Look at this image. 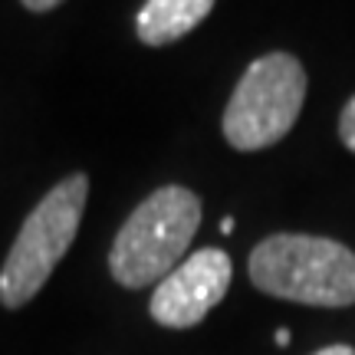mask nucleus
<instances>
[{"mask_svg":"<svg viewBox=\"0 0 355 355\" xmlns=\"http://www.w3.org/2000/svg\"><path fill=\"white\" fill-rule=\"evenodd\" d=\"M250 283L273 300L319 309L355 306V254L316 234H270L247 263Z\"/></svg>","mask_w":355,"mask_h":355,"instance_id":"f257e3e1","label":"nucleus"},{"mask_svg":"<svg viewBox=\"0 0 355 355\" xmlns=\"http://www.w3.org/2000/svg\"><path fill=\"white\" fill-rule=\"evenodd\" d=\"M201 227V198L184 184L152 191L119 227L109 250V273L125 290L158 286L188 254Z\"/></svg>","mask_w":355,"mask_h":355,"instance_id":"f03ea898","label":"nucleus"},{"mask_svg":"<svg viewBox=\"0 0 355 355\" xmlns=\"http://www.w3.org/2000/svg\"><path fill=\"white\" fill-rule=\"evenodd\" d=\"M89 198V178L83 171L66 175L56 188L43 194V201L26 214L24 227L13 241L10 254L0 270V303L7 309H20L37 296L56 263L73 247L83 224Z\"/></svg>","mask_w":355,"mask_h":355,"instance_id":"7ed1b4c3","label":"nucleus"},{"mask_svg":"<svg viewBox=\"0 0 355 355\" xmlns=\"http://www.w3.org/2000/svg\"><path fill=\"white\" fill-rule=\"evenodd\" d=\"M306 102V69L286 50L257 56L230 92L220 128L230 148L263 152L283 141L300 122Z\"/></svg>","mask_w":355,"mask_h":355,"instance_id":"20e7f679","label":"nucleus"},{"mask_svg":"<svg viewBox=\"0 0 355 355\" xmlns=\"http://www.w3.org/2000/svg\"><path fill=\"white\" fill-rule=\"evenodd\" d=\"M230 277V257L220 247H201L155 286L148 313L165 329H191L227 296Z\"/></svg>","mask_w":355,"mask_h":355,"instance_id":"39448f33","label":"nucleus"},{"mask_svg":"<svg viewBox=\"0 0 355 355\" xmlns=\"http://www.w3.org/2000/svg\"><path fill=\"white\" fill-rule=\"evenodd\" d=\"M217 0H145L135 17V33L145 46H168L188 37Z\"/></svg>","mask_w":355,"mask_h":355,"instance_id":"423d86ee","label":"nucleus"},{"mask_svg":"<svg viewBox=\"0 0 355 355\" xmlns=\"http://www.w3.org/2000/svg\"><path fill=\"white\" fill-rule=\"evenodd\" d=\"M339 139H343V145L355 155V96L343 105V115H339Z\"/></svg>","mask_w":355,"mask_h":355,"instance_id":"0eeeda50","label":"nucleus"},{"mask_svg":"<svg viewBox=\"0 0 355 355\" xmlns=\"http://www.w3.org/2000/svg\"><path fill=\"white\" fill-rule=\"evenodd\" d=\"M26 10H33V13H46V10H56L63 0H20Z\"/></svg>","mask_w":355,"mask_h":355,"instance_id":"6e6552de","label":"nucleus"},{"mask_svg":"<svg viewBox=\"0 0 355 355\" xmlns=\"http://www.w3.org/2000/svg\"><path fill=\"white\" fill-rule=\"evenodd\" d=\"M313 355H355V349L352 345H326V349H319V352H313Z\"/></svg>","mask_w":355,"mask_h":355,"instance_id":"1a4fd4ad","label":"nucleus"},{"mask_svg":"<svg viewBox=\"0 0 355 355\" xmlns=\"http://www.w3.org/2000/svg\"><path fill=\"white\" fill-rule=\"evenodd\" d=\"M277 345H290V329H277Z\"/></svg>","mask_w":355,"mask_h":355,"instance_id":"9d476101","label":"nucleus"},{"mask_svg":"<svg viewBox=\"0 0 355 355\" xmlns=\"http://www.w3.org/2000/svg\"><path fill=\"white\" fill-rule=\"evenodd\" d=\"M220 230H224V234H230V230H234V217H224V220H220Z\"/></svg>","mask_w":355,"mask_h":355,"instance_id":"9b49d317","label":"nucleus"}]
</instances>
